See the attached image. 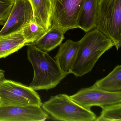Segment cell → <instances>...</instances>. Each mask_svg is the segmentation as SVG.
<instances>
[{"mask_svg":"<svg viewBox=\"0 0 121 121\" xmlns=\"http://www.w3.org/2000/svg\"><path fill=\"white\" fill-rule=\"evenodd\" d=\"M37 105L10 106L0 104V121H44L48 114Z\"/></svg>","mask_w":121,"mask_h":121,"instance_id":"9c48e42d","label":"cell"},{"mask_svg":"<svg viewBox=\"0 0 121 121\" xmlns=\"http://www.w3.org/2000/svg\"><path fill=\"white\" fill-rule=\"evenodd\" d=\"M28 60L34 70V77L29 86L34 90L54 88L67 75L60 69L55 59L32 44L27 45Z\"/></svg>","mask_w":121,"mask_h":121,"instance_id":"7a4b0ae2","label":"cell"},{"mask_svg":"<svg viewBox=\"0 0 121 121\" xmlns=\"http://www.w3.org/2000/svg\"><path fill=\"white\" fill-rule=\"evenodd\" d=\"M27 45L21 30L0 36V59L5 58Z\"/></svg>","mask_w":121,"mask_h":121,"instance_id":"4fadbf2b","label":"cell"},{"mask_svg":"<svg viewBox=\"0 0 121 121\" xmlns=\"http://www.w3.org/2000/svg\"></svg>","mask_w":121,"mask_h":121,"instance_id":"ffe728a7","label":"cell"},{"mask_svg":"<svg viewBox=\"0 0 121 121\" xmlns=\"http://www.w3.org/2000/svg\"><path fill=\"white\" fill-rule=\"evenodd\" d=\"M27 45L33 44L40 39L47 31L35 21L26 25L21 30Z\"/></svg>","mask_w":121,"mask_h":121,"instance_id":"2e32d148","label":"cell"},{"mask_svg":"<svg viewBox=\"0 0 121 121\" xmlns=\"http://www.w3.org/2000/svg\"><path fill=\"white\" fill-rule=\"evenodd\" d=\"M79 41L77 58L70 72L77 77L91 72L100 57L114 46L112 40L96 28L86 32Z\"/></svg>","mask_w":121,"mask_h":121,"instance_id":"6da1fadb","label":"cell"},{"mask_svg":"<svg viewBox=\"0 0 121 121\" xmlns=\"http://www.w3.org/2000/svg\"><path fill=\"white\" fill-rule=\"evenodd\" d=\"M64 34L61 30L52 25L43 36L32 44L39 49L48 52L60 45L65 38Z\"/></svg>","mask_w":121,"mask_h":121,"instance_id":"5bb4252c","label":"cell"},{"mask_svg":"<svg viewBox=\"0 0 121 121\" xmlns=\"http://www.w3.org/2000/svg\"><path fill=\"white\" fill-rule=\"evenodd\" d=\"M52 25L64 33L77 28V20L84 0H51Z\"/></svg>","mask_w":121,"mask_h":121,"instance_id":"8992f818","label":"cell"},{"mask_svg":"<svg viewBox=\"0 0 121 121\" xmlns=\"http://www.w3.org/2000/svg\"><path fill=\"white\" fill-rule=\"evenodd\" d=\"M93 86L109 91H121V65L116 66L106 76L97 81Z\"/></svg>","mask_w":121,"mask_h":121,"instance_id":"9a60e30c","label":"cell"},{"mask_svg":"<svg viewBox=\"0 0 121 121\" xmlns=\"http://www.w3.org/2000/svg\"><path fill=\"white\" fill-rule=\"evenodd\" d=\"M33 21L35 20L30 1L15 0L9 16L0 31V36L20 31Z\"/></svg>","mask_w":121,"mask_h":121,"instance_id":"ba28073f","label":"cell"},{"mask_svg":"<svg viewBox=\"0 0 121 121\" xmlns=\"http://www.w3.org/2000/svg\"><path fill=\"white\" fill-rule=\"evenodd\" d=\"M30 1L35 22L48 31L52 25L51 0H30Z\"/></svg>","mask_w":121,"mask_h":121,"instance_id":"7c38bea8","label":"cell"},{"mask_svg":"<svg viewBox=\"0 0 121 121\" xmlns=\"http://www.w3.org/2000/svg\"><path fill=\"white\" fill-rule=\"evenodd\" d=\"M70 97L77 103L87 108L98 106L103 109L121 103V91H109L93 86L82 89Z\"/></svg>","mask_w":121,"mask_h":121,"instance_id":"52a82bcc","label":"cell"},{"mask_svg":"<svg viewBox=\"0 0 121 121\" xmlns=\"http://www.w3.org/2000/svg\"><path fill=\"white\" fill-rule=\"evenodd\" d=\"M0 104L42 107V103L39 94L30 86L5 79L0 82Z\"/></svg>","mask_w":121,"mask_h":121,"instance_id":"5b68a950","label":"cell"},{"mask_svg":"<svg viewBox=\"0 0 121 121\" xmlns=\"http://www.w3.org/2000/svg\"><path fill=\"white\" fill-rule=\"evenodd\" d=\"M42 107L44 111L57 121H93L97 118L91 109L82 106L67 94L51 96L42 103Z\"/></svg>","mask_w":121,"mask_h":121,"instance_id":"3957f363","label":"cell"},{"mask_svg":"<svg viewBox=\"0 0 121 121\" xmlns=\"http://www.w3.org/2000/svg\"><path fill=\"white\" fill-rule=\"evenodd\" d=\"M15 0H0V25L3 26L10 13Z\"/></svg>","mask_w":121,"mask_h":121,"instance_id":"ac0fdd59","label":"cell"},{"mask_svg":"<svg viewBox=\"0 0 121 121\" xmlns=\"http://www.w3.org/2000/svg\"><path fill=\"white\" fill-rule=\"evenodd\" d=\"M113 41L117 50L121 46V0H99L96 27Z\"/></svg>","mask_w":121,"mask_h":121,"instance_id":"277c9868","label":"cell"},{"mask_svg":"<svg viewBox=\"0 0 121 121\" xmlns=\"http://www.w3.org/2000/svg\"><path fill=\"white\" fill-rule=\"evenodd\" d=\"M100 116L96 121H121V103L102 109Z\"/></svg>","mask_w":121,"mask_h":121,"instance_id":"e0dca14e","label":"cell"},{"mask_svg":"<svg viewBox=\"0 0 121 121\" xmlns=\"http://www.w3.org/2000/svg\"><path fill=\"white\" fill-rule=\"evenodd\" d=\"M99 2V0H84L78 17L77 28L86 32L96 28Z\"/></svg>","mask_w":121,"mask_h":121,"instance_id":"8fae6325","label":"cell"},{"mask_svg":"<svg viewBox=\"0 0 121 121\" xmlns=\"http://www.w3.org/2000/svg\"><path fill=\"white\" fill-rule=\"evenodd\" d=\"M80 41L68 40L60 44L54 59L62 71L66 74H70L77 58Z\"/></svg>","mask_w":121,"mask_h":121,"instance_id":"30bf717a","label":"cell"},{"mask_svg":"<svg viewBox=\"0 0 121 121\" xmlns=\"http://www.w3.org/2000/svg\"><path fill=\"white\" fill-rule=\"evenodd\" d=\"M5 71L0 68V82L5 79Z\"/></svg>","mask_w":121,"mask_h":121,"instance_id":"d6986e66","label":"cell"}]
</instances>
